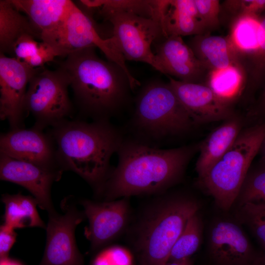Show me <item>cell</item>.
Instances as JSON below:
<instances>
[{"instance_id":"1","label":"cell","mask_w":265,"mask_h":265,"mask_svg":"<svg viewBox=\"0 0 265 265\" xmlns=\"http://www.w3.org/2000/svg\"><path fill=\"white\" fill-rule=\"evenodd\" d=\"M197 145L161 149L124 138L117 152L102 195L106 201L121 197L160 192L179 182Z\"/></svg>"},{"instance_id":"2","label":"cell","mask_w":265,"mask_h":265,"mask_svg":"<svg viewBox=\"0 0 265 265\" xmlns=\"http://www.w3.org/2000/svg\"><path fill=\"white\" fill-rule=\"evenodd\" d=\"M95 49L70 53L58 67L68 76L80 114L93 121L109 120L133 103L131 92L134 88L124 70L100 58Z\"/></svg>"},{"instance_id":"3","label":"cell","mask_w":265,"mask_h":265,"mask_svg":"<svg viewBox=\"0 0 265 265\" xmlns=\"http://www.w3.org/2000/svg\"><path fill=\"white\" fill-rule=\"evenodd\" d=\"M52 128L61 169L76 173L102 195L112 170L110 159L125 138L122 131L109 120H66Z\"/></svg>"},{"instance_id":"4","label":"cell","mask_w":265,"mask_h":265,"mask_svg":"<svg viewBox=\"0 0 265 265\" xmlns=\"http://www.w3.org/2000/svg\"><path fill=\"white\" fill-rule=\"evenodd\" d=\"M133 104L130 126L135 136L132 138L152 146L186 133L195 125L169 82H148Z\"/></svg>"},{"instance_id":"5","label":"cell","mask_w":265,"mask_h":265,"mask_svg":"<svg viewBox=\"0 0 265 265\" xmlns=\"http://www.w3.org/2000/svg\"><path fill=\"white\" fill-rule=\"evenodd\" d=\"M265 136V121L242 130L233 145L202 177L198 185L224 211L235 204Z\"/></svg>"},{"instance_id":"6","label":"cell","mask_w":265,"mask_h":265,"mask_svg":"<svg viewBox=\"0 0 265 265\" xmlns=\"http://www.w3.org/2000/svg\"><path fill=\"white\" fill-rule=\"evenodd\" d=\"M143 223L137 246L145 265H165L173 246L200 204L191 197L177 196L164 200Z\"/></svg>"},{"instance_id":"7","label":"cell","mask_w":265,"mask_h":265,"mask_svg":"<svg viewBox=\"0 0 265 265\" xmlns=\"http://www.w3.org/2000/svg\"><path fill=\"white\" fill-rule=\"evenodd\" d=\"M70 81L65 71L45 67L36 68L26 91L25 109L30 113L33 127L43 130L68 120L74 112V105L68 94Z\"/></svg>"},{"instance_id":"8","label":"cell","mask_w":265,"mask_h":265,"mask_svg":"<svg viewBox=\"0 0 265 265\" xmlns=\"http://www.w3.org/2000/svg\"><path fill=\"white\" fill-rule=\"evenodd\" d=\"M99 14L112 25L111 37L125 59L146 63L161 72L152 43L164 38L160 25L154 20L136 14L98 8Z\"/></svg>"},{"instance_id":"9","label":"cell","mask_w":265,"mask_h":265,"mask_svg":"<svg viewBox=\"0 0 265 265\" xmlns=\"http://www.w3.org/2000/svg\"><path fill=\"white\" fill-rule=\"evenodd\" d=\"M47 44L55 48L60 56L64 57L70 53L84 48H99L107 60L117 63L124 70L132 83L137 81L126 66L124 56L112 38L101 37L89 15L75 4L62 27Z\"/></svg>"},{"instance_id":"10","label":"cell","mask_w":265,"mask_h":265,"mask_svg":"<svg viewBox=\"0 0 265 265\" xmlns=\"http://www.w3.org/2000/svg\"><path fill=\"white\" fill-rule=\"evenodd\" d=\"M63 213L49 214L47 240L39 265H83L76 242L75 229L85 217L74 204L65 199L61 204Z\"/></svg>"},{"instance_id":"11","label":"cell","mask_w":265,"mask_h":265,"mask_svg":"<svg viewBox=\"0 0 265 265\" xmlns=\"http://www.w3.org/2000/svg\"><path fill=\"white\" fill-rule=\"evenodd\" d=\"M36 70L0 53V118L8 121L11 130L23 128L26 91Z\"/></svg>"},{"instance_id":"12","label":"cell","mask_w":265,"mask_h":265,"mask_svg":"<svg viewBox=\"0 0 265 265\" xmlns=\"http://www.w3.org/2000/svg\"><path fill=\"white\" fill-rule=\"evenodd\" d=\"M0 154L54 170H63L50 134L33 127L11 130L0 136Z\"/></svg>"},{"instance_id":"13","label":"cell","mask_w":265,"mask_h":265,"mask_svg":"<svg viewBox=\"0 0 265 265\" xmlns=\"http://www.w3.org/2000/svg\"><path fill=\"white\" fill-rule=\"evenodd\" d=\"M62 172L48 169L0 154V179L20 185L30 192L38 206L48 214L55 212L51 187Z\"/></svg>"},{"instance_id":"14","label":"cell","mask_w":265,"mask_h":265,"mask_svg":"<svg viewBox=\"0 0 265 265\" xmlns=\"http://www.w3.org/2000/svg\"><path fill=\"white\" fill-rule=\"evenodd\" d=\"M209 253L217 265H254L258 253L241 227L235 222L220 220L210 232Z\"/></svg>"},{"instance_id":"15","label":"cell","mask_w":265,"mask_h":265,"mask_svg":"<svg viewBox=\"0 0 265 265\" xmlns=\"http://www.w3.org/2000/svg\"><path fill=\"white\" fill-rule=\"evenodd\" d=\"M80 204L89 222L88 227L85 228L84 235L93 249L111 241L126 224L129 207L125 198L102 202L83 200Z\"/></svg>"},{"instance_id":"16","label":"cell","mask_w":265,"mask_h":265,"mask_svg":"<svg viewBox=\"0 0 265 265\" xmlns=\"http://www.w3.org/2000/svg\"><path fill=\"white\" fill-rule=\"evenodd\" d=\"M156 46V55L161 73L173 76L178 80L205 83L210 71L197 59L181 36L163 38Z\"/></svg>"},{"instance_id":"17","label":"cell","mask_w":265,"mask_h":265,"mask_svg":"<svg viewBox=\"0 0 265 265\" xmlns=\"http://www.w3.org/2000/svg\"><path fill=\"white\" fill-rule=\"evenodd\" d=\"M169 82L195 124L226 120L232 106L219 98L205 83H188L169 77Z\"/></svg>"},{"instance_id":"18","label":"cell","mask_w":265,"mask_h":265,"mask_svg":"<svg viewBox=\"0 0 265 265\" xmlns=\"http://www.w3.org/2000/svg\"><path fill=\"white\" fill-rule=\"evenodd\" d=\"M25 13L40 36L48 43L64 24L75 3L70 0H11Z\"/></svg>"},{"instance_id":"19","label":"cell","mask_w":265,"mask_h":265,"mask_svg":"<svg viewBox=\"0 0 265 265\" xmlns=\"http://www.w3.org/2000/svg\"><path fill=\"white\" fill-rule=\"evenodd\" d=\"M157 11L158 22L164 38L207 33L194 0H158Z\"/></svg>"},{"instance_id":"20","label":"cell","mask_w":265,"mask_h":265,"mask_svg":"<svg viewBox=\"0 0 265 265\" xmlns=\"http://www.w3.org/2000/svg\"><path fill=\"white\" fill-rule=\"evenodd\" d=\"M240 119L235 115L214 129L199 145L195 169L202 177L233 145L241 130Z\"/></svg>"},{"instance_id":"21","label":"cell","mask_w":265,"mask_h":265,"mask_svg":"<svg viewBox=\"0 0 265 265\" xmlns=\"http://www.w3.org/2000/svg\"><path fill=\"white\" fill-rule=\"evenodd\" d=\"M189 47L197 59L210 72L238 65V56L229 36L209 33L194 35Z\"/></svg>"},{"instance_id":"22","label":"cell","mask_w":265,"mask_h":265,"mask_svg":"<svg viewBox=\"0 0 265 265\" xmlns=\"http://www.w3.org/2000/svg\"><path fill=\"white\" fill-rule=\"evenodd\" d=\"M40 36L29 19L21 13L11 0H0V53L12 56L14 44L22 36Z\"/></svg>"},{"instance_id":"23","label":"cell","mask_w":265,"mask_h":265,"mask_svg":"<svg viewBox=\"0 0 265 265\" xmlns=\"http://www.w3.org/2000/svg\"><path fill=\"white\" fill-rule=\"evenodd\" d=\"M1 200L5 206L4 224L14 229L26 227L46 228L36 209L37 201L33 196L24 195L21 193L4 194Z\"/></svg>"},{"instance_id":"24","label":"cell","mask_w":265,"mask_h":265,"mask_svg":"<svg viewBox=\"0 0 265 265\" xmlns=\"http://www.w3.org/2000/svg\"><path fill=\"white\" fill-rule=\"evenodd\" d=\"M205 84L219 98L232 106L244 94L245 79L241 67L233 65L210 71Z\"/></svg>"},{"instance_id":"25","label":"cell","mask_w":265,"mask_h":265,"mask_svg":"<svg viewBox=\"0 0 265 265\" xmlns=\"http://www.w3.org/2000/svg\"><path fill=\"white\" fill-rule=\"evenodd\" d=\"M260 20L258 47L252 54L239 61L245 79L244 93L261 88L265 80V11L260 16Z\"/></svg>"},{"instance_id":"26","label":"cell","mask_w":265,"mask_h":265,"mask_svg":"<svg viewBox=\"0 0 265 265\" xmlns=\"http://www.w3.org/2000/svg\"><path fill=\"white\" fill-rule=\"evenodd\" d=\"M260 17H243L230 25L229 37L238 56V62L252 54L259 43Z\"/></svg>"},{"instance_id":"27","label":"cell","mask_w":265,"mask_h":265,"mask_svg":"<svg viewBox=\"0 0 265 265\" xmlns=\"http://www.w3.org/2000/svg\"><path fill=\"white\" fill-rule=\"evenodd\" d=\"M202 233V220L197 212L187 222L172 248L168 261L189 259L200 247Z\"/></svg>"},{"instance_id":"28","label":"cell","mask_w":265,"mask_h":265,"mask_svg":"<svg viewBox=\"0 0 265 265\" xmlns=\"http://www.w3.org/2000/svg\"><path fill=\"white\" fill-rule=\"evenodd\" d=\"M80 1L88 8H103L122 11L157 21V0H81Z\"/></svg>"},{"instance_id":"29","label":"cell","mask_w":265,"mask_h":265,"mask_svg":"<svg viewBox=\"0 0 265 265\" xmlns=\"http://www.w3.org/2000/svg\"><path fill=\"white\" fill-rule=\"evenodd\" d=\"M235 202L238 206L265 203V164L250 168Z\"/></svg>"},{"instance_id":"30","label":"cell","mask_w":265,"mask_h":265,"mask_svg":"<svg viewBox=\"0 0 265 265\" xmlns=\"http://www.w3.org/2000/svg\"><path fill=\"white\" fill-rule=\"evenodd\" d=\"M236 218L246 226L265 251V203L238 206Z\"/></svg>"},{"instance_id":"31","label":"cell","mask_w":265,"mask_h":265,"mask_svg":"<svg viewBox=\"0 0 265 265\" xmlns=\"http://www.w3.org/2000/svg\"><path fill=\"white\" fill-rule=\"evenodd\" d=\"M220 7V19L224 16L231 25L241 18L260 17L265 11V0H226Z\"/></svg>"},{"instance_id":"32","label":"cell","mask_w":265,"mask_h":265,"mask_svg":"<svg viewBox=\"0 0 265 265\" xmlns=\"http://www.w3.org/2000/svg\"><path fill=\"white\" fill-rule=\"evenodd\" d=\"M197 10L207 33L217 28L220 24L221 2L218 0H194Z\"/></svg>"},{"instance_id":"33","label":"cell","mask_w":265,"mask_h":265,"mask_svg":"<svg viewBox=\"0 0 265 265\" xmlns=\"http://www.w3.org/2000/svg\"><path fill=\"white\" fill-rule=\"evenodd\" d=\"M130 252L120 246H113L100 253L93 261L92 265H132Z\"/></svg>"},{"instance_id":"34","label":"cell","mask_w":265,"mask_h":265,"mask_svg":"<svg viewBox=\"0 0 265 265\" xmlns=\"http://www.w3.org/2000/svg\"><path fill=\"white\" fill-rule=\"evenodd\" d=\"M40 43L36 41L35 38L31 35H24L14 44L12 57L24 61L38 52Z\"/></svg>"},{"instance_id":"35","label":"cell","mask_w":265,"mask_h":265,"mask_svg":"<svg viewBox=\"0 0 265 265\" xmlns=\"http://www.w3.org/2000/svg\"><path fill=\"white\" fill-rule=\"evenodd\" d=\"M56 56H60V54L55 48L41 42L38 52L23 61L32 68H38L44 67L46 63L53 61Z\"/></svg>"},{"instance_id":"36","label":"cell","mask_w":265,"mask_h":265,"mask_svg":"<svg viewBox=\"0 0 265 265\" xmlns=\"http://www.w3.org/2000/svg\"><path fill=\"white\" fill-rule=\"evenodd\" d=\"M17 234L15 229L2 224L0 228V258L8 256L9 252L15 243Z\"/></svg>"},{"instance_id":"37","label":"cell","mask_w":265,"mask_h":265,"mask_svg":"<svg viewBox=\"0 0 265 265\" xmlns=\"http://www.w3.org/2000/svg\"><path fill=\"white\" fill-rule=\"evenodd\" d=\"M261 87L262 90L257 100L255 110L258 115L265 117V80Z\"/></svg>"},{"instance_id":"38","label":"cell","mask_w":265,"mask_h":265,"mask_svg":"<svg viewBox=\"0 0 265 265\" xmlns=\"http://www.w3.org/2000/svg\"><path fill=\"white\" fill-rule=\"evenodd\" d=\"M165 265H193L189 259L168 261Z\"/></svg>"},{"instance_id":"39","label":"cell","mask_w":265,"mask_h":265,"mask_svg":"<svg viewBox=\"0 0 265 265\" xmlns=\"http://www.w3.org/2000/svg\"><path fill=\"white\" fill-rule=\"evenodd\" d=\"M0 265H23L19 262L9 258L8 257L1 258L0 261Z\"/></svg>"},{"instance_id":"40","label":"cell","mask_w":265,"mask_h":265,"mask_svg":"<svg viewBox=\"0 0 265 265\" xmlns=\"http://www.w3.org/2000/svg\"><path fill=\"white\" fill-rule=\"evenodd\" d=\"M259 153H260L261 157L260 162L265 164V136L262 142Z\"/></svg>"},{"instance_id":"41","label":"cell","mask_w":265,"mask_h":265,"mask_svg":"<svg viewBox=\"0 0 265 265\" xmlns=\"http://www.w3.org/2000/svg\"><path fill=\"white\" fill-rule=\"evenodd\" d=\"M254 265H265V251L260 254Z\"/></svg>"}]
</instances>
